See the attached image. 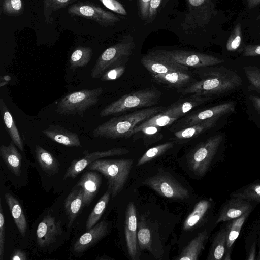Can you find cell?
<instances>
[{
	"mask_svg": "<svg viewBox=\"0 0 260 260\" xmlns=\"http://www.w3.org/2000/svg\"><path fill=\"white\" fill-rule=\"evenodd\" d=\"M202 80L192 83L180 92L183 94L210 96L232 91L242 84V80L238 74L225 68L208 71Z\"/></svg>",
	"mask_w": 260,
	"mask_h": 260,
	"instance_id": "cell-1",
	"label": "cell"
},
{
	"mask_svg": "<svg viewBox=\"0 0 260 260\" xmlns=\"http://www.w3.org/2000/svg\"><path fill=\"white\" fill-rule=\"evenodd\" d=\"M164 106H152L129 114L114 117L98 126L93 131L95 137L107 139L128 138L134 128L141 122L156 114L162 112Z\"/></svg>",
	"mask_w": 260,
	"mask_h": 260,
	"instance_id": "cell-2",
	"label": "cell"
},
{
	"mask_svg": "<svg viewBox=\"0 0 260 260\" xmlns=\"http://www.w3.org/2000/svg\"><path fill=\"white\" fill-rule=\"evenodd\" d=\"M134 164L132 159H98L90 164L88 169L100 172L107 179L108 189L112 197L124 188Z\"/></svg>",
	"mask_w": 260,
	"mask_h": 260,
	"instance_id": "cell-3",
	"label": "cell"
},
{
	"mask_svg": "<svg viewBox=\"0 0 260 260\" xmlns=\"http://www.w3.org/2000/svg\"><path fill=\"white\" fill-rule=\"evenodd\" d=\"M161 95L160 91L154 88L143 89L123 95L106 106L101 111L99 116L103 117L135 108L154 106Z\"/></svg>",
	"mask_w": 260,
	"mask_h": 260,
	"instance_id": "cell-4",
	"label": "cell"
},
{
	"mask_svg": "<svg viewBox=\"0 0 260 260\" xmlns=\"http://www.w3.org/2000/svg\"><path fill=\"white\" fill-rule=\"evenodd\" d=\"M104 89H82L68 94L58 103L55 112L60 115L82 116L89 108L98 103Z\"/></svg>",
	"mask_w": 260,
	"mask_h": 260,
	"instance_id": "cell-5",
	"label": "cell"
},
{
	"mask_svg": "<svg viewBox=\"0 0 260 260\" xmlns=\"http://www.w3.org/2000/svg\"><path fill=\"white\" fill-rule=\"evenodd\" d=\"M223 141L221 135L211 137L198 145L187 156L190 169L196 175L204 176L209 170Z\"/></svg>",
	"mask_w": 260,
	"mask_h": 260,
	"instance_id": "cell-6",
	"label": "cell"
},
{
	"mask_svg": "<svg viewBox=\"0 0 260 260\" xmlns=\"http://www.w3.org/2000/svg\"><path fill=\"white\" fill-rule=\"evenodd\" d=\"M142 184L164 197L174 200H184L189 191L170 174L163 172L147 178Z\"/></svg>",
	"mask_w": 260,
	"mask_h": 260,
	"instance_id": "cell-7",
	"label": "cell"
},
{
	"mask_svg": "<svg viewBox=\"0 0 260 260\" xmlns=\"http://www.w3.org/2000/svg\"><path fill=\"white\" fill-rule=\"evenodd\" d=\"M162 57L180 64L193 68H204L221 63L223 60L200 53L184 51H156Z\"/></svg>",
	"mask_w": 260,
	"mask_h": 260,
	"instance_id": "cell-8",
	"label": "cell"
},
{
	"mask_svg": "<svg viewBox=\"0 0 260 260\" xmlns=\"http://www.w3.org/2000/svg\"><path fill=\"white\" fill-rule=\"evenodd\" d=\"M131 47L126 44H118L106 49L99 57L91 71L93 78H100L107 70L120 65L121 59L130 54Z\"/></svg>",
	"mask_w": 260,
	"mask_h": 260,
	"instance_id": "cell-9",
	"label": "cell"
},
{
	"mask_svg": "<svg viewBox=\"0 0 260 260\" xmlns=\"http://www.w3.org/2000/svg\"><path fill=\"white\" fill-rule=\"evenodd\" d=\"M257 203L241 198L230 197L221 205L215 219V225L252 212Z\"/></svg>",
	"mask_w": 260,
	"mask_h": 260,
	"instance_id": "cell-10",
	"label": "cell"
},
{
	"mask_svg": "<svg viewBox=\"0 0 260 260\" xmlns=\"http://www.w3.org/2000/svg\"><path fill=\"white\" fill-rule=\"evenodd\" d=\"M129 152V150L124 148H114L109 150L89 152L85 150L84 156L79 159L74 160L68 168L64 176V179L75 178L90 164L102 158L125 155Z\"/></svg>",
	"mask_w": 260,
	"mask_h": 260,
	"instance_id": "cell-11",
	"label": "cell"
},
{
	"mask_svg": "<svg viewBox=\"0 0 260 260\" xmlns=\"http://www.w3.org/2000/svg\"><path fill=\"white\" fill-rule=\"evenodd\" d=\"M67 11L72 15L91 19L101 25L106 26L114 20V17L110 13L89 2H79L73 4L69 6Z\"/></svg>",
	"mask_w": 260,
	"mask_h": 260,
	"instance_id": "cell-12",
	"label": "cell"
},
{
	"mask_svg": "<svg viewBox=\"0 0 260 260\" xmlns=\"http://www.w3.org/2000/svg\"><path fill=\"white\" fill-rule=\"evenodd\" d=\"M137 228L136 209L134 203L131 202L125 212L124 233L128 253L133 260L139 258Z\"/></svg>",
	"mask_w": 260,
	"mask_h": 260,
	"instance_id": "cell-13",
	"label": "cell"
},
{
	"mask_svg": "<svg viewBox=\"0 0 260 260\" xmlns=\"http://www.w3.org/2000/svg\"><path fill=\"white\" fill-rule=\"evenodd\" d=\"M61 233L60 221L48 212L37 228L36 234L38 245L43 248L54 243Z\"/></svg>",
	"mask_w": 260,
	"mask_h": 260,
	"instance_id": "cell-14",
	"label": "cell"
},
{
	"mask_svg": "<svg viewBox=\"0 0 260 260\" xmlns=\"http://www.w3.org/2000/svg\"><path fill=\"white\" fill-rule=\"evenodd\" d=\"M141 62L152 75L164 74L175 71H189L188 67L166 59L157 52L144 56L141 59Z\"/></svg>",
	"mask_w": 260,
	"mask_h": 260,
	"instance_id": "cell-15",
	"label": "cell"
},
{
	"mask_svg": "<svg viewBox=\"0 0 260 260\" xmlns=\"http://www.w3.org/2000/svg\"><path fill=\"white\" fill-rule=\"evenodd\" d=\"M108 232L109 224L103 220L80 237L74 244L73 251L83 252L104 238Z\"/></svg>",
	"mask_w": 260,
	"mask_h": 260,
	"instance_id": "cell-16",
	"label": "cell"
},
{
	"mask_svg": "<svg viewBox=\"0 0 260 260\" xmlns=\"http://www.w3.org/2000/svg\"><path fill=\"white\" fill-rule=\"evenodd\" d=\"M214 203L211 198L203 199L195 205L192 211L185 219L183 224L184 231H189L208 221L214 208Z\"/></svg>",
	"mask_w": 260,
	"mask_h": 260,
	"instance_id": "cell-17",
	"label": "cell"
},
{
	"mask_svg": "<svg viewBox=\"0 0 260 260\" xmlns=\"http://www.w3.org/2000/svg\"><path fill=\"white\" fill-rule=\"evenodd\" d=\"M235 111V104L232 102L224 103L195 113L187 116L184 120V127L191 126L205 120L220 117Z\"/></svg>",
	"mask_w": 260,
	"mask_h": 260,
	"instance_id": "cell-18",
	"label": "cell"
},
{
	"mask_svg": "<svg viewBox=\"0 0 260 260\" xmlns=\"http://www.w3.org/2000/svg\"><path fill=\"white\" fill-rule=\"evenodd\" d=\"M210 99V96L193 94L190 96L179 99L167 108H165L161 113L163 114L178 118L193 108L202 104Z\"/></svg>",
	"mask_w": 260,
	"mask_h": 260,
	"instance_id": "cell-19",
	"label": "cell"
},
{
	"mask_svg": "<svg viewBox=\"0 0 260 260\" xmlns=\"http://www.w3.org/2000/svg\"><path fill=\"white\" fill-rule=\"evenodd\" d=\"M46 137L52 141L69 147H81V141L77 134L59 126L50 125L42 131Z\"/></svg>",
	"mask_w": 260,
	"mask_h": 260,
	"instance_id": "cell-20",
	"label": "cell"
},
{
	"mask_svg": "<svg viewBox=\"0 0 260 260\" xmlns=\"http://www.w3.org/2000/svg\"><path fill=\"white\" fill-rule=\"evenodd\" d=\"M252 212H248L241 216L226 221V242L223 260H231L235 243L239 236L242 228Z\"/></svg>",
	"mask_w": 260,
	"mask_h": 260,
	"instance_id": "cell-21",
	"label": "cell"
},
{
	"mask_svg": "<svg viewBox=\"0 0 260 260\" xmlns=\"http://www.w3.org/2000/svg\"><path fill=\"white\" fill-rule=\"evenodd\" d=\"M209 232L204 230L198 235L184 248L175 258L178 260H197L205 248L209 238Z\"/></svg>",
	"mask_w": 260,
	"mask_h": 260,
	"instance_id": "cell-22",
	"label": "cell"
},
{
	"mask_svg": "<svg viewBox=\"0 0 260 260\" xmlns=\"http://www.w3.org/2000/svg\"><path fill=\"white\" fill-rule=\"evenodd\" d=\"M101 184V177L96 173L88 171L83 174L75 186L83 188V207L90 203L96 196Z\"/></svg>",
	"mask_w": 260,
	"mask_h": 260,
	"instance_id": "cell-23",
	"label": "cell"
},
{
	"mask_svg": "<svg viewBox=\"0 0 260 260\" xmlns=\"http://www.w3.org/2000/svg\"><path fill=\"white\" fill-rule=\"evenodd\" d=\"M84 192L81 187L75 186L66 199L64 207L69 220L68 226H71L83 207Z\"/></svg>",
	"mask_w": 260,
	"mask_h": 260,
	"instance_id": "cell-24",
	"label": "cell"
},
{
	"mask_svg": "<svg viewBox=\"0 0 260 260\" xmlns=\"http://www.w3.org/2000/svg\"><path fill=\"white\" fill-rule=\"evenodd\" d=\"M16 146L12 140L7 146L1 145L0 155L12 173L16 176H19L21 174L22 156Z\"/></svg>",
	"mask_w": 260,
	"mask_h": 260,
	"instance_id": "cell-25",
	"label": "cell"
},
{
	"mask_svg": "<svg viewBox=\"0 0 260 260\" xmlns=\"http://www.w3.org/2000/svg\"><path fill=\"white\" fill-rule=\"evenodd\" d=\"M226 242V223L223 222L220 228L214 235L206 259H223L225 251Z\"/></svg>",
	"mask_w": 260,
	"mask_h": 260,
	"instance_id": "cell-26",
	"label": "cell"
},
{
	"mask_svg": "<svg viewBox=\"0 0 260 260\" xmlns=\"http://www.w3.org/2000/svg\"><path fill=\"white\" fill-rule=\"evenodd\" d=\"M0 111L6 129L15 144L24 151L23 141L13 116L3 99H0Z\"/></svg>",
	"mask_w": 260,
	"mask_h": 260,
	"instance_id": "cell-27",
	"label": "cell"
},
{
	"mask_svg": "<svg viewBox=\"0 0 260 260\" xmlns=\"http://www.w3.org/2000/svg\"><path fill=\"white\" fill-rule=\"evenodd\" d=\"M5 198L15 224L21 235L24 236L27 229V221L21 205L18 200L10 193H6Z\"/></svg>",
	"mask_w": 260,
	"mask_h": 260,
	"instance_id": "cell-28",
	"label": "cell"
},
{
	"mask_svg": "<svg viewBox=\"0 0 260 260\" xmlns=\"http://www.w3.org/2000/svg\"><path fill=\"white\" fill-rule=\"evenodd\" d=\"M220 117H215L205 120L191 126L184 127L174 133L179 139H187L196 137L201 134L214 127Z\"/></svg>",
	"mask_w": 260,
	"mask_h": 260,
	"instance_id": "cell-29",
	"label": "cell"
},
{
	"mask_svg": "<svg viewBox=\"0 0 260 260\" xmlns=\"http://www.w3.org/2000/svg\"><path fill=\"white\" fill-rule=\"evenodd\" d=\"M188 72L175 71L164 74L152 75L157 82L175 87H182L191 80Z\"/></svg>",
	"mask_w": 260,
	"mask_h": 260,
	"instance_id": "cell-30",
	"label": "cell"
},
{
	"mask_svg": "<svg viewBox=\"0 0 260 260\" xmlns=\"http://www.w3.org/2000/svg\"><path fill=\"white\" fill-rule=\"evenodd\" d=\"M35 151L38 163L47 174L53 175L58 172L60 164L49 151L39 145L35 146Z\"/></svg>",
	"mask_w": 260,
	"mask_h": 260,
	"instance_id": "cell-31",
	"label": "cell"
},
{
	"mask_svg": "<svg viewBox=\"0 0 260 260\" xmlns=\"http://www.w3.org/2000/svg\"><path fill=\"white\" fill-rule=\"evenodd\" d=\"M230 197L260 203V180L255 181L232 192Z\"/></svg>",
	"mask_w": 260,
	"mask_h": 260,
	"instance_id": "cell-32",
	"label": "cell"
},
{
	"mask_svg": "<svg viewBox=\"0 0 260 260\" xmlns=\"http://www.w3.org/2000/svg\"><path fill=\"white\" fill-rule=\"evenodd\" d=\"M93 55L92 49L89 47L78 46L72 52L70 59V68L84 67L90 61Z\"/></svg>",
	"mask_w": 260,
	"mask_h": 260,
	"instance_id": "cell-33",
	"label": "cell"
},
{
	"mask_svg": "<svg viewBox=\"0 0 260 260\" xmlns=\"http://www.w3.org/2000/svg\"><path fill=\"white\" fill-rule=\"evenodd\" d=\"M110 196H111V193L108 189L100 199L87 218L85 226L87 230L90 229L98 223L106 208Z\"/></svg>",
	"mask_w": 260,
	"mask_h": 260,
	"instance_id": "cell-34",
	"label": "cell"
},
{
	"mask_svg": "<svg viewBox=\"0 0 260 260\" xmlns=\"http://www.w3.org/2000/svg\"><path fill=\"white\" fill-rule=\"evenodd\" d=\"M178 119L177 117H173L163 114L161 112L149 118L147 120L141 122L137 125L133 130L132 135L140 132V131L146 126H154L161 127L172 123Z\"/></svg>",
	"mask_w": 260,
	"mask_h": 260,
	"instance_id": "cell-35",
	"label": "cell"
},
{
	"mask_svg": "<svg viewBox=\"0 0 260 260\" xmlns=\"http://www.w3.org/2000/svg\"><path fill=\"white\" fill-rule=\"evenodd\" d=\"M24 6L22 0H1L0 12L11 17H18L24 11Z\"/></svg>",
	"mask_w": 260,
	"mask_h": 260,
	"instance_id": "cell-36",
	"label": "cell"
},
{
	"mask_svg": "<svg viewBox=\"0 0 260 260\" xmlns=\"http://www.w3.org/2000/svg\"><path fill=\"white\" fill-rule=\"evenodd\" d=\"M173 142H169L149 149L139 158L137 166H140L160 156L174 146Z\"/></svg>",
	"mask_w": 260,
	"mask_h": 260,
	"instance_id": "cell-37",
	"label": "cell"
},
{
	"mask_svg": "<svg viewBox=\"0 0 260 260\" xmlns=\"http://www.w3.org/2000/svg\"><path fill=\"white\" fill-rule=\"evenodd\" d=\"M76 0H44L43 9L45 21L49 23L52 21V13L56 10L66 7Z\"/></svg>",
	"mask_w": 260,
	"mask_h": 260,
	"instance_id": "cell-38",
	"label": "cell"
},
{
	"mask_svg": "<svg viewBox=\"0 0 260 260\" xmlns=\"http://www.w3.org/2000/svg\"><path fill=\"white\" fill-rule=\"evenodd\" d=\"M258 234L252 230L245 238L246 260H255L256 258V246L258 243Z\"/></svg>",
	"mask_w": 260,
	"mask_h": 260,
	"instance_id": "cell-39",
	"label": "cell"
},
{
	"mask_svg": "<svg viewBox=\"0 0 260 260\" xmlns=\"http://www.w3.org/2000/svg\"><path fill=\"white\" fill-rule=\"evenodd\" d=\"M242 38V27L240 23H238L232 31L228 39L226 48L228 51H236L240 47Z\"/></svg>",
	"mask_w": 260,
	"mask_h": 260,
	"instance_id": "cell-40",
	"label": "cell"
},
{
	"mask_svg": "<svg viewBox=\"0 0 260 260\" xmlns=\"http://www.w3.org/2000/svg\"><path fill=\"white\" fill-rule=\"evenodd\" d=\"M137 239L138 245L141 249L152 251L150 231L144 223L140 224L138 227Z\"/></svg>",
	"mask_w": 260,
	"mask_h": 260,
	"instance_id": "cell-41",
	"label": "cell"
},
{
	"mask_svg": "<svg viewBox=\"0 0 260 260\" xmlns=\"http://www.w3.org/2000/svg\"><path fill=\"white\" fill-rule=\"evenodd\" d=\"M244 70L252 89L260 92V68L249 66L245 67Z\"/></svg>",
	"mask_w": 260,
	"mask_h": 260,
	"instance_id": "cell-42",
	"label": "cell"
},
{
	"mask_svg": "<svg viewBox=\"0 0 260 260\" xmlns=\"http://www.w3.org/2000/svg\"><path fill=\"white\" fill-rule=\"evenodd\" d=\"M125 70V66L120 65L111 68L106 71L100 77L101 81H111L117 79L124 73Z\"/></svg>",
	"mask_w": 260,
	"mask_h": 260,
	"instance_id": "cell-43",
	"label": "cell"
},
{
	"mask_svg": "<svg viewBox=\"0 0 260 260\" xmlns=\"http://www.w3.org/2000/svg\"><path fill=\"white\" fill-rule=\"evenodd\" d=\"M5 239V220L2 203H0V259H3Z\"/></svg>",
	"mask_w": 260,
	"mask_h": 260,
	"instance_id": "cell-44",
	"label": "cell"
},
{
	"mask_svg": "<svg viewBox=\"0 0 260 260\" xmlns=\"http://www.w3.org/2000/svg\"><path fill=\"white\" fill-rule=\"evenodd\" d=\"M108 9L114 12L126 15V12L122 5L116 0H99Z\"/></svg>",
	"mask_w": 260,
	"mask_h": 260,
	"instance_id": "cell-45",
	"label": "cell"
},
{
	"mask_svg": "<svg viewBox=\"0 0 260 260\" xmlns=\"http://www.w3.org/2000/svg\"><path fill=\"white\" fill-rule=\"evenodd\" d=\"M242 55L244 57L260 55V44L248 45L243 49Z\"/></svg>",
	"mask_w": 260,
	"mask_h": 260,
	"instance_id": "cell-46",
	"label": "cell"
},
{
	"mask_svg": "<svg viewBox=\"0 0 260 260\" xmlns=\"http://www.w3.org/2000/svg\"><path fill=\"white\" fill-rule=\"evenodd\" d=\"M10 259L11 260H26L27 256L24 251L20 250H15L13 251Z\"/></svg>",
	"mask_w": 260,
	"mask_h": 260,
	"instance_id": "cell-47",
	"label": "cell"
},
{
	"mask_svg": "<svg viewBox=\"0 0 260 260\" xmlns=\"http://www.w3.org/2000/svg\"><path fill=\"white\" fill-rule=\"evenodd\" d=\"M249 99L253 107L260 115V97L252 94L249 95Z\"/></svg>",
	"mask_w": 260,
	"mask_h": 260,
	"instance_id": "cell-48",
	"label": "cell"
},
{
	"mask_svg": "<svg viewBox=\"0 0 260 260\" xmlns=\"http://www.w3.org/2000/svg\"><path fill=\"white\" fill-rule=\"evenodd\" d=\"M158 127L149 126L142 128L140 132H141L147 135H153L158 131Z\"/></svg>",
	"mask_w": 260,
	"mask_h": 260,
	"instance_id": "cell-49",
	"label": "cell"
},
{
	"mask_svg": "<svg viewBox=\"0 0 260 260\" xmlns=\"http://www.w3.org/2000/svg\"><path fill=\"white\" fill-rule=\"evenodd\" d=\"M251 230L255 231L258 235H260V215L252 223Z\"/></svg>",
	"mask_w": 260,
	"mask_h": 260,
	"instance_id": "cell-50",
	"label": "cell"
},
{
	"mask_svg": "<svg viewBox=\"0 0 260 260\" xmlns=\"http://www.w3.org/2000/svg\"><path fill=\"white\" fill-rule=\"evenodd\" d=\"M247 6L252 9L260 5V0H247Z\"/></svg>",
	"mask_w": 260,
	"mask_h": 260,
	"instance_id": "cell-51",
	"label": "cell"
},
{
	"mask_svg": "<svg viewBox=\"0 0 260 260\" xmlns=\"http://www.w3.org/2000/svg\"><path fill=\"white\" fill-rule=\"evenodd\" d=\"M160 2L161 0H150L151 7L153 9L157 8L159 6Z\"/></svg>",
	"mask_w": 260,
	"mask_h": 260,
	"instance_id": "cell-52",
	"label": "cell"
},
{
	"mask_svg": "<svg viewBox=\"0 0 260 260\" xmlns=\"http://www.w3.org/2000/svg\"><path fill=\"white\" fill-rule=\"evenodd\" d=\"M190 4L194 6H198L202 5L205 0H189Z\"/></svg>",
	"mask_w": 260,
	"mask_h": 260,
	"instance_id": "cell-53",
	"label": "cell"
},
{
	"mask_svg": "<svg viewBox=\"0 0 260 260\" xmlns=\"http://www.w3.org/2000/svg\"><path fill=\"white\" fill-rule=\"evenodd\" d=\"M258 236H259V238H258L257 244L259 246V251H258V254L257 255L256 259L260 260V235H258Z\"/></svg>",
	"mask_w": 260,
	"mask_h": 260,
	"instance_id": "cell-54",
	"label": "cell"
},
{
	"mask_svg": "<svg viewBox=\"0 0 260 260\" xmlns=\"http://www.w3.org/2000/svg\"><path fill=\"white\" fill-rule=\"evenodd\" d=\"M96 259H111V258L108 257V256H106L105 257H102L101 256L100 257H96Z\"/></svg>",
	"mask_w": 260,
	"mask_h": 260,
	"instance_id": "cell-55",
	"label": "cell"
},
{
	"mask_svg": "<svg viewBox=\"0 0 260 260\" xmlns=\"http://www.w3.org/2000/svg\"><path fill=\"white\" fill-rule=\"evenodd\" d=\"M256 20H260V14L257 16V17L256 18Z\"/></svg>",
	"mask_w": 260,
	"mask_h": 260,
	"instance_id": "cell-56",
	"label": "cell"
},
{
	"mask_svg": "<svg viewBox=\"0 0 260 260\" xmlns=\"http://www.w3.org/2000/svg\"><path fill=\"white\" fill-rule=\"evenodd\" d=\"M142 1L144 2H148L150 1V0H142Z\"/></svg>",
	"mask_w": 260,
	"mask_h": 260,
	"instance_id": "cell-57",
	"label": "cell"
},
{
	"mask_svg": "<svg viewBox=\"0 0 260 260\" xmlns=\"http://www.w3.org/2000/svg\"><path fill=\"white\" fill-rule=\"evenodd\" d=\"M259 34H260V32H259Z\"/></svg>",
	"mask_w": 260,
	"mask_h": 260,
	"instance_id": "cell-58",
	"label": "cell"
}]
</instances>
